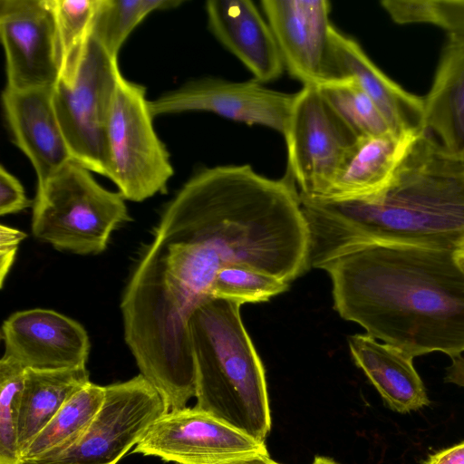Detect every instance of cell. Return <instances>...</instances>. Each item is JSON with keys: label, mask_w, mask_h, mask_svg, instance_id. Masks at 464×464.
<instances>
[{"label": "cell", "mask_w": 464, "mask_h": 464, "mask_svg": "<svg viewBox=\"0 0 464 464\" xmlns=\"http://www.w3.org/2000/svg\"><path fill=\"white\" fill-rule=\"evenodd\" d=\"M289 283L262 271L238 265L223 266L211 285V298L239 304L267 302L288 289Z\"/></svg>", "instance_id": "cell-26"}, {"label": "cell", "mask_w": 464, "mask_h": 464, "mask_svg": "<svg viewBox=\"0 0 464 464\" xmlns=\"http://www.w3.org/2000/svg\"><path fill=\"white\" fill-rule=\"evenodd\" d=\"M88 382L86 366L58 370L25 369L17 425L20 459L65 402Z\"/></svg>", "instance_id": "cell-21"}, {"label": "cell", "mask_w": 464, "mask_h": 464, "mask_svg": "<svg viewBox=\"0 0 464 464\" xmlns=\"http://www.w3.org/2000/svg\"><path fill=\"white\" fill-rule=\"evenodd\" d=\"M104 397L105 386L88 382L32 440L21 455V462L53 457L73 445L99 412Z\"/></svg>", "instance_id": "cell-22"}, {"label": "cell", "mask_w": 464, "mask_h": 464, "mask_svg": "<svg viewBox=\"0 0 464 464\" xmlns=\"http://www.w3.org/2000/svg\"><path fill=\"white\" fill-rule=\"evenodd\" d=\"M53 88H5L2 104L15 145L25 154L42 184L73 161L52 99Z\"/></svg>", "instance_id": "cell-15"}, {"label": "cell", "mask_w": 464, "mask_h": 464, "mask_svg": "<svg viewBox=\"0 0 464 464\" xmlns=\"http://www.w3.org/2000/svg\"><path fill=\"white\" fill-rule=\"evenodd\" d=\"M259 452L265 444L196 408L164 413L131 450L176 464H218Z\"/></svg>", "instance_id": "cell-11"}, {"label": "cell", "mask_w": 464, "mask_h": 464, "mask_svg": "<svg viewBox=\"0 0 464 464\" xmlns=\"http://www.w3.org/2000/svg\"><path fill=\"white\" fill-rule=\"evenodd\" d=\"M208 26L216 39L265 83L285 69L271 27L250 0H208Z\"/></svg>", "instance_id": "cell-16"}, {"label": "cell", "mask_w": 464, "mask_h": 464, "mask_svg": "<svg viewBox=\"0 0 464 464\" xmlns=\"http://www.w3.org/2000/svg\"><path fill=\"white\" fill-rule=\"evenodd\" d=\"M218 464H279L273 460L267 452H259L249 454L231 459H227Z\"/></svg>", "instance_id": "cell-32"}, {"label": "cell", "mask_w": 464, "mask_h": 464, "mask_svg": "<svg viewBox=\"0 0 464 464\" xmlns=\"http://www.w3.org/2000/svg\"><path fill=\"white\" fill-rule=\"evenodd\" d=\"M423 464H464V441L430 455Z\"/></svg>", "instance_id": "cell-30"}, {"label": "cell", "mask_w": 464, "mask_h": 464, "mask_svg": "<svg viewBox=\"0 0 464 464\" xmlns=\"http://www.w3.org/2000/svg\"><path fill=\"white\" fill-rule=\"evenodd\" d=\"M309 232V267L374 245L455 249L464 237V161L427 130L409 148L392 185L355 201L300 198Z\"/></svg>", "instance_id": "cell-2"}, {"label": "cell", "mask_w": 464, "mask_h": 464, "mask_svg": "<svg viewBox=\"0 0 464 464\" xmlns=\"http://www.w3.org/2000/svg\"><path fill=\"white\" fill-rule=\"evenodd\" d=\"M145 88L120 78L107 131V178L128 200L164 192L173 168L153 127Z\"/></svg>", "instance_id": "cell-7"}, {"label": "cell", "mask_w": 464, "mask_h": 464, "mask_svg": "<svg viewBox=\"0 0 464 464\" xmlns=\"http://www.w3.org/2000/svg\"><path fill=\"white\" fill-rule=\"evenodd\" d=\"M91 172L73 160L37 184L35 238L59 251L96 255L107 248L112 232L131 219L121 194L102 187Z\"/></svg>", "instance_id": "cell-5"}, {"label": "cell", "mask_w": 464, "mask_h": 464, "mask_svg": "<svg viewBox=\"0 0 464 464\" xmlns=\"http://www.w3.org/2000/svg\"><path fill=\"white\" fill-rule=\"evenodd\" d=\"M21 464V463H20Z\"/></svg>", "instance_id": "cell-35"}, {"label": "cell", "mask_w": 464, "mask_h": 464, "mask_svg": "<svg viewBox=\"0 0 464 464\" xmlns=\"http://www.w3.org/2000/svg\"><path fill=\"white\" fill-rule=\"evenodd\" d=\"M295 93L267 88L256 80L231 82L218 78L190 81L150 101L154 117L187 111H207L248 125L284 133Z\"/></svg>", "instance_id": "cell-13"}, {"label": "cell", "mask_w": 464, "mask_h": 464, "mask_svg": "<svg viewBox=\"0 0 464 464\" xmlns=\"http://www.w3.org/2000/svg\"><path fill=\"white\" fill-rule=\"evenodd\" d=\"M347 342L355 364L391 409L407 413L430 404L412 356L367 334L350 335Z\"/></svg>", "instance_id": "cell-19"}, {"label": "cell", "mask_w": 464, "mask_h": 464, "mask_svg": "<svg viewBox=\"0 0 464 464\" xmlns=\"http://www.w3.org/2000/svg\"><path fill=\"white\" fill-rule=\"evenodd\" d=\"M422 132L392 131L359 138L326 192L320 198L311 200L344 202L381 195L392 185L409 148Z\"/></svg>", "instance_id": "cell-18"}, {"label": "cell", "mask_w": 464, "mask_h": 464, "mask_svg": "<svg viewBox=\"0 0 464 464\" xmlns=\"http://www.w3.org/2000/svg\"><path fill=\"white\" fill-rule=\"evenodd\" d=\"M2 339L3 356L34 370L86 366L91 346L80 323L42 308L12 314L3 324Z\"/></svg>", "instance_id": "cell-14"}, {"label": "cell", "mask_w": 464, "mask_h": 464, "mask_svg": "<svg viewBox=\"0 0 464 464\" xmlns=\"http://www.w3.org/2000/svg\"><path fill=\"white\" fill-rule=\"evenodd\" d=\"M334 310L413 358L464 353V270L454 249L374 245L325 263Z\"/></svg>", "instance_id": "cell-1"}, {"label": "cell", "mask_w": 464, "mask_h": 464, "mask_svg": "<svg viewBox=\"0 0 464 464\" xmlns=\"http://www.w3.org/2000/svg\"><path fill=\"white\" fill-rule=\"evenodd\" d=\"M33 206L21 182L4 166L0 168V215L18 213Z\"/></svg>", "instance_id": "cell-28"}, {"label": "cell", "mask_w": 464, "mask_h": 464, "mask_svg": "<svg viewBox=\"0 0 464 464\" xmlns=\"http://www.w3.org/2000/svg\"><path fill=\"white\" fill-rule=\"evenodd\" d=\"M454 256L459 266L464 270V237L457 244Z\"/></svg>", "instance_id": "cell-33"}, {"label": "cell", "mask_w": 464, "mask_h": 464, "mask_svg": "<svg viewBox=\"0 0 464 464\" xmlns=\"http://www.w3.org/2000/svg\"><path fill=\"white\" fill-rule=\"evenodd\" d=\"M181 4L179 0H101L92 35L117 60L129 34L150 13Z\"/></svg>", "instance_id": "cell-24"}, {"label": "cell", "mask_w": 464, "mask_h": 464, "mask_svg": "<svg viewBox=\"0 0 464 464\" xmlns=\"http://www.w3.org/2000/svg\"><path fill=\"white\" fill-rule=\"evenodd\" d=\"M166 412L160 393L140 373L105 386L99 412L73 445L55 456L21 464H117Z\"/></svg>", "instance_id": "cell-9"}, {"label": "cell", "mask_w": 464, "mask_h": 464, "mask_svg": "<svg viewBox=\"0 0 464 464\" xmlns=\"http://www.w3.org/2000/svg\"><path fill=\"white\" fill-rule=\"evenodd\" d=\"M26 234L16 228L1 225L0 227V282L3 286L21 241Z\"/></svg>", "instance_id": "cell-29"}, {"label": "cell", "mask_w": 464, "mask_h": 464, "mask_svg": "<svg viewBox=\"0 0 464 464\" xmlns=\"http://www.w3.org/2000/svg\"><path fill=\"white\" fill-rule=\"evenodd\" d=\"M167 207L217 256L290 283L310 269L309 232L299 193L285 176L223 165L194 174Z\"/></svg>", "instance_id": "cell-3"}, {"label": "cell", "mask_w": 464, "mask_h": 464, "mask_svg": "<svg viewBox=\"0 0 464 464\" xmlns=\"http://www.w3.org/2000/svg\"><path fill=\"white\" fill-rule=\"evenodd\" d=\"M285 69L303 86L321 88L343 79L332 44L327 0H262Z\"/></svg>", "instance_id": "cell-10"}, {"label": "cell", "mask_w": 464, "mask_h": 464, "mask_svg": "<svg viewBox=\"0 0 464 464\" xmlns=\"http://www.w3.org/2000/svg\"><path fill=\"white\" fill-rule=\"evenodd\" d=\"M444 381L464 388V357L451 358V363L446 368Z\"/></svg>", "instance_id": "cell-31"}, {"label": "cell", "mask_w": 464, "mask_h": 464, "mask_svg": "<svg viewBox=\"0 0 464 464\" xmlns=\"http://www.w3.org/2000/svg\"><path fill=\"white\" fill-rule=\"evenodd\" d=\"M53 14L59 56V81L71 83L92 34L101 0H48Z\"/></svg>", "instance_id": "cell-23"}, {"label": "cell", "mask_w": 464, "mask_h": 464, "mask_svg": "<svg viewBox=\"0 0 464 464\" xmlns=\"http://www.w3.org/2000/svg\"><path fill=\"white\" fill-rule=\"evenodd\" d=\"M121 73L92 35L76 76L58 81L52 99L60 127L74 161L107 177V131Z\"/></svg>", "instance_id": "cell-6"}, {"label": "cell", "mask_w": 464, "mask_h": 464, "mask_svg": "<svg viewBox=\"0 0 464 464\" xmlns=\"http://www.w3.org/2000/svg\"><path fill=\"white\" fill-rule=\"evenodd\" d=\"M240 307L209 298L189 318L195 407L265 444L271 429L265 369Z\"/></svg>", "instance_id": "cell-4"}, {"label": "cell", "mask_w": 464, "mask_h": 464, "mask_svg": "<svg viewBox=\"0 0 464 464\" xmlns=\"http://www.w3.org/2000/svg\"><path fill=\"white\" fill-rule=\"evenodd\" d=\"M312 464H338V463H336L332 459L318 456L314 459V461L312 462Z\"/></svg>", "instance_id": "cell-34"}, {"label": "cell", "mask_w": 464, "mask_h": 464, "mask_svg": "<svg viewBox=\"0 0 464 464\" xmlns=\"http://www.w3.org/2000/svg\"><path fill=\"white\" fill-rule=\"evenodd\" d=\"M424 98L426 130L464 161V36L447 34L432 84Z\"/></svg>", "instance_id": "cell-20"}, {"label": "cell", "mask_w": 464, "mask_h": 464, "mask_svg": "<svg viewBox=\"0 0 464 464\" xmlns=\"http://www.w3.org/2000/svg\"><path fill=\"white\" fill-rule=\"evenodd\" d=\"M25 369L15 361L0 360V464H20L17 425Z\"/></svg>", "instance_id": "cell-27"}, {"label": "cell", "mask_w": 464, "mask_h": 464, "mask_svg": "<svg viewBox=\"0 0 464 464\" xmlns=\"http://www.w3.org/2000/svg\"><path fill=\"white\" fill-rule=\"evenodd\" d=\"M320 90L359 138L392 131L372 100L352 78H343Z\"/></svg>", "instance_id": "cell-25"}, {"label": "cell", "mask_w": 464, "mask_h": 464, "mask_svg": "<svg viewBox=\"0 0 464 464\" xmlns=\"http://www.w3.org/2000/svg\"><path fill=\"white\" fill-rule=\"evenodd\" d=\"M0 37L5 57V88H53L57 83L60 56L48 0H0Z\"/></svg>", "instance_id": "cell-12"}, {"label": "cell", "mask_w": 464, "mask_h": 464, "mask_svg": "<svg viewBox=\"0 0 464 464\" xmlns=\"http://www.w3.org/2000/svg\"><path fill=\"white\" fill-rule=\"evenodd\" d=\"M283 136L285 176L299 197L307 199H318L326 192L359 140L314 86H303L295 93Z\"/></svg>", "instance_id": "cell-8"}, {"label": "cell", "mask_w": 464, "mask_h": 464, "mask_svg": "<svg viewBox=\"0 0 464 464\" xmlns=\"http://www.w3.org/2000/svg\"><path fill=\"white\" fill-rule=\"evenodd\" d=\"M335 63L342 78H352L378 107L395 133L426 130L424 98L388 77L353 38L332 29Z\"/></svg>", "instance_id": "cell-17"}]
</instances>
